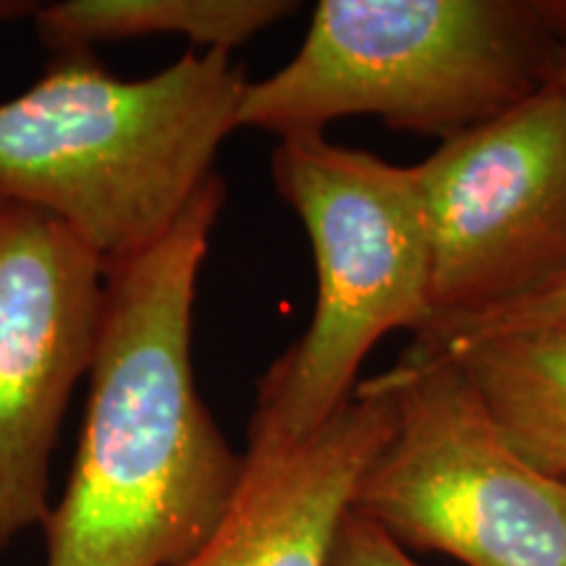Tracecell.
<instances>
[{
	"instance_id": "6da1fadb",
	"label": "cell",
	"mask_w": 566,
	"mask_h": 566,
	"mask_svg": "<svg viewBox=\"0 0 566 566\" xmlns=\"http://www.w3.org/2000/svg\"><path fill=\"white\" fill-rule=\"evenodd\" d=\"M223 202L212 174L158 244L105 268L87 420L45 522V566H181L237 491L244 454L192 367L197 279Z\"/></svg>"
},
{
	"instance_id": "7a4b0ae2",
	"label": "cell",
	"mask_w": 566,
	"mask_h": 566,
	"mask_svg": "<svg viewBox=\"0 0 566 566\" xmlns=\"http://www.w3.org/2000/svg\"><path fill=\"white\" fill-rule=\"evenodd\" d=\"M247 76L229 51L118 80L90 51L59 55L0 103V205L51 216L108 268L174 229L237 126Z\"/></svg>"
},
{
	"instance_id": "3957f363",
	"label": "cell",
	"mask_w": 566,
	"mask_h": 566,
	"mask_svg": "<svg viewBox=\"0 0 566 566\" xmlns=\"http://www.w3.org/2000/svg\"><path fill=\"white\" fill-rule=\"evenodd\" d=\"M566 71V3L321 0L286 66L247 82L237 126L323 134L349 116L443 142L530 101Z\"/></svg>"
},
{
	"instance_id": "277c9868",
	"label": "cell",
	"mask_w": 566,
	"mask_h": 566,
	"mask_svg": "<svg viewBox=\"0 0 566 566\" xmlns=\"http://www.w3.org/2000/svg\"><path fill=\"white\" fill-rule=\"evenodd\" d=\"M271 171L307 229L317 296L307 331L260 380L247 446L313 436L349 405L380 338L422 334L433 321V252L415 166L294 134L279 139Z\"/></svg>"
},
{
	"instance_id": "5b68a950",
	"label": "cell",
	"mask_w": 566,
	"mask_h": 566,
	"mask_svg": "<svg viewBox=\"0 0 566 566\" xmlns=\"http://www.w3.org/2000/svg\"><path fill=\"white\" fill-rule=\"evenodd\" d=\"M396 430L354 509L407 551L464 566H566V480L527 462L449 354L415 342L373 378Z\"/></svg>"
},
{
	"instance_id": "8992f818",
	"label": "cell",
	"mask_w": 566,
	"mask_h": 566,
	"mask_svg": "<svg viewBox=\"0 0 566 566\" xmlns=\"http://www.w3.org/2000/svg\"><path fill=\"white\" fill-rule=\"evenodd\" d=\"M433 252V321L566 275V71L415 166ZM428 323V325H430Z\"/></svg>"
},
{
	"instance_id": "52a82bcc",
	"label": "cell",
	"mask_w": 566,
	"mask_h": 566,
	"mask_svg": "<svg viewBox=\"0 0 566 566\" xmlns=\"http://www.w3.org/2000/svg\"><path fill=\"white\" fill-rule=\"evenodd\" d=\"M105 265L45 212L0 205V558L51 516V459L95 357Z\"/></svg>"
},
{
	"instance_id": "ba28073f",
	"label": "cell",
	"mask_w": 566,
	"mask_h": 566,
	"mask_svg": "<svg viewBox=\"0 0 566 566\" xmlns=\"http://www.w3.org/2000/svg\"><path fill=\"white\" fill-rule=\"evenodd\" d=\"M394 430V399L365 380L313 436L247 446L229 506L181 566H331L359 485Z\"/></svg>"
},
{
	"instance_id": "9c48e42d",
	"label": "cell",
	"mask_w": 566,
	"mask_h": 566,
	"mask_svg": "<svg viewBox=\"0 0 566 566\" xmlns=\"http://www.w3.org/2000/svg\"><path fill=\"white\" fill-rule=\"evenodd\" d=\"M438 352L462 367L506 441L541 472L566 480V328L516 331Z\"/></svg>"
},
{
	"instance_id": "30bf717a",
	"label": "cell",
	"mask_w": 566,
	"mask_h": 566,
	"mask_svg": "<svg viewBox=\"0 0 566 566\" xmlns=\"http://www.w3.org/2000/svg\"><path fill=\"white\" fill-rule=\"evenodd\" d=\"M294 11L289 0H63L40 6L34 24L59 55L150 34H181L208 51L231 53Z\"/></svg>"
},
{
	"instance_id": "8fae6325",
	"label": "cell",
	"mask_w": 566,
	"mask_h": 566,
	"mask_svg": "<svg viewBox=\"0 0 566 566\" xmlns=\"http://www.w3.org/2000/svg\"><path fill=\"white\" fill-rule=\"evenodd\" d=\"M537 328H566V275L548 283L541 292L522 296V300L499 304L483 313L443 317L430 323L417 342L433 346V349H451V346L480 342L501 334Z\"/></svg>"
},
{
	"instance_id": "7c38bea8",
	"label": "cell",
	"mask_w": 566,
	"mask_h": 566,
	"mask_svg": "<svg viewBox=\"0 0 566 566\" xmlns=\"http://www.w3.org/2000/svg\"><path fill=\"white\" fill-rule=\"evenodd\" d=\"M331 566H422L394 541L384 527L375 525L357 509L346 514L338 533L334 564Z\"/></svg>"
},
{
	"instance_id": "4fadbf2b",
	"label": "cell",
	"mask_w": 566,
	"mask_h": 566,
	"mask_svg": "<svg viewBox=\"0 0 566 566\" xmlns=\"http://www.w3.org/2000/svg\"><path fill=\"white\" fill-rule=\"evenodd\" d=\"M38 3H30V0H0V24L3 21H13L21 17H34L38 11Z\"/></svg>"
}]
</instances>
